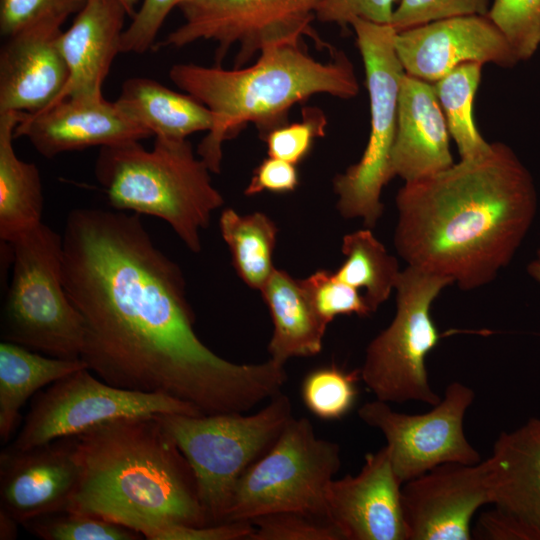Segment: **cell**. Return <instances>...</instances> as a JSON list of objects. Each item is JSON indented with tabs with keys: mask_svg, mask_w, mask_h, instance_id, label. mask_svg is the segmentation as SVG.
Instances as JSON below:
<instances>
[{
	"mask_svg": "<svg viewBox=\"0 0 540 540\" xmlns=\"http://www.w3.org/2000/svg\"><path fill=\"white\" fill-rule=\"evenodd\" d=\"M254 527L249 521L225 522L207 526L171 524L151 531L149 540H249Z\"/></svg>",
	"mask_w": 540,
	"mask_h": 540,
	"instance_id": "cell-40",
	"label": "cell"
},
{
	"mask_svg": "<svg viewBox=\"0 0 540 540\" xmlns=\"http://www.w3.org/2000/svg\"><path fill=\"white\" fill-rule=\"evenodd\" d=\"M126 16L127 12L118 0L87 1L72 25L58 38L68 69V81L50 105L66 97L102 95L103 82L112 62L121 53Z\"/></svg>",
	"mask_w": 540,
	"mask_h": 540,
	"instance_id": "cell-21",
	"label": "cell"
},
{
	"mask_svg": "<svg viewBox=\"0 0 540 540\" xmlns=\"http://www.w3.org/2000/svg\"><path fill=\"white\" fill-rule=\"evenodd\" d=\"M17 524L19 523L9 514L0 510V539H15L17 536Z\"/></svg>",
	"mask_w": 540,
	"mask_h": 540,
	"instance_id": "cell-43",
	"label": "cell"
},
{
	"mask_svg": "<svg viewBox=\"0 0 540 540\" xmlns=\"http://www.w3.org/2000/svg\"><path fill=\"white\" fill-rule=\"evenodd\" d=\"M254 527L249 540H343L329 521L301 512H277L250 521Z\"/></svg>",
	"mask_w": 540,
	"mask_h": 540,
	"instance_id": "cell-35",
	"label": "cell"
},
{
	"mask_svg": "<svg viewBox=\"0 0 540 540\" xmlns=\"http://www.w3.org/2000/svg\"><path fill=\"white\" fill-rule=\"evenodd\" d=\"M482 66L479 62L460 64L433 83L450 136L456 142L462 160L482 157L492 146L480 134L473 115Z\"/></svg>",
	"mask_w": 540,
	"mask_h": 540,
	"instance_id": "cell-29",
	"label": "cell"
},
{
	"mask_svg": "<svg viewBox=\"0 0 540 540\" xmlns=\"http://www.w3.org/2000/svg\"><path fill=\"white\" fill-rule=\"evenodd\" d=\"M159 414L203 413L194 405L166 394L110 385L83 368L33 396L23 426L9 446L27 449L58 438L77 436L119 418Z\"/></svg>",
	"mask_w": 540,
	"mask_h": 540,
	"instance_id": "cell-12",
	"label": "cell"
},
{
	"mask_svg": "<svg viewBox=\"0 0 540 540\" xmlns=\"http://www.w3.org/2000/svg\"><path fill=\"white\" fill-rule=\"evenodd\" d=\"M300 282L316 313L327 325L338 315L366 317L372 313L360 291L339 280L334 271L321 269Z\"/></svg>",
	"mask_w": 540,
	"mask_h": 540,
	"instance_id": "cell-33",
	"label": "cell"
},
{
	"mask_svg": "<svg viewBox=\"0 0 540 540\" xmlns=\"http://www.w3.org/2000/svg\"><path fill=\"white\" fill-rule=\"evenodd\" d=\"M320 0H186L178 8L184 22L153 50L181 48L199 40L217 44L216 65L238 47L234 67L244 66L257 53L278 45L300 44L310 37L318 49L332 47L312 27Z\"/></svg>",
	"mask_w": 540,
	"mask_h": 540,
	"instance_id": "cell-11",
	"label": "cell"
},
{
	"mask_svg": "<svg viewBox=\"0 0 540 540\" xmlns=\"http://www.w3.org/2000/svg\"><path fill=\"white\" fill-rule=\"evenodd\" d=\"M298 183L296 165L268 156L254 170L244 193L251 196L263 191L274 193L292 192Z\"/></svg>",
	"mask_w": 540,
	"mask_h": 540,
	"instance_id": "cell-41",
	"label": "cell"
},
{
	"mask_svg": "<svg viewBox=\"0 0 540 540\" xmlns=\"http://www.w3.org/2000/svg\"><path fill=\"white\" fill-rule=\"evenodd\" d=\"M115 102L131 120L158 138L185 140L196 132H208L213 124L210 110L194 97L146 77L127 79Z\"/></svg>",
	"mask_w": 540,
	"mask_h": 540,
	"instance_id": "cell-24",
	"label": "cell"
},
{
	"mask_svg": "<svg viewBox=\"0 0 540 540\" xmlns=\"http://www.w3.org/2000/svg\"><path fill=\"white\" fill-rule=\"evenodd\" d=\"M451 284L447 277L413 266L401 270L394 318L370 341L360 368L361 380L375 399L430 406L440 402L428 379L426 357L440 340L432 304Z\"/></svg>",
	"mask_w": 540,
	"mask_h": 540,
	"instance_id": "cell-10",
	"label": "cell"
},
{
	"mask_svg": "<svg viewBox=\"0 0 540 540\" xmlns=\"http://www.w3.org/2000/svg\"><path fill=\"white\" fill-rule=\"evenodd\" d=\"M408 540H470L471 521L491 503L486 460L445 463L402 485Z\"/></svg>",
	"mask_w": 540,
	"mask_h": 540,
	"instance_id": "cell-14",
	"label": "cell"
},
{
	"mask_svg": "<svg viewBox=\"0 0 540 540\" xmlns=\"http://www.w3.org/2000/svg\"><path fill=\"white\" fill-rule=\"evenodd\" d=\"M397 56L407 74L434 83L467 62L512 68L519 60L487 15L450 17L396 32Z\"/></svg>",
	"mask_w": 540,
	"mask_h": 540,
	"instance_id": "cell-15",
	"label": "cell"
},
{
	"mask_svg": "<svg viewBox=\"0 0 540 540\" xmlns=\"http://www.w3.org/2000/svg\"><path fill=\"white\" fill-rule=\"evenodd\" d=\"M527 273L540 284V248L527 266Z\"/></svg>",
	"mask_w": 540,
	"mask_h": 540,
	"instance_id": "cell-44",
	"label": "cell"
},
{
	"mask_svg": "<svg viewBox=\"0 0 540 540\" xmlns=\"http://www.w3.org/2000/svg\"><path fill=\"white\" fill-rule=\"evenodd\" d=\"M474 398L469 386L455 381L426 413L397 412L375 399L363 404L358 416L384 435L394 473L403 485L441 464L481 461L464 432V417Z\"/></svg>",
	"mask_w": 540,
	"mask_h": 540,
	"instance_id": "cell-13",
	"label": "cell"
},
{
	"mask_svg": "<svg viewBox=\"0 0 540 540\" xmlns=\"http://www.w3.org/2000/svg\"><path fill=\"white\" fill-rule=\"evenodd\" d=\"M401 490L384 446L365 455L357 475L328 483L326 519L343 540H408Z\"/></svg>",
	"mask_w": 540,
	"mask_h": 540,
	"instance_id": "cell-17",
	"label": "cell"
},
{
	"mask_svg": "<svg viewBox=\"0 0 540 540\" xmlns=\"http://www.w3.org/2000/svg\"><path fill=\"white\" fill-rule=\"evenodd\" d=\"M83 368L81 359L44 356L17 343H0V439L6 443L16 430L20 410L41 388Z\"/></svg>",
	"mask_w": 540,
	"mask_h": 540,
	"instance_id": "cell-26",
	"label": "cell"
},
{
	"mask_svg": "<svg viewBox=\"0 0 540 540\" xmlns=\"http://www.w3.org/2000/svg\"><path fill=\"white\" fill-rule=\"evenodd\" d=\"M491 0H399L390 25L396 32L455 16L486 15Z\"/></svg>",
	"mask_w": 540,
	"mask_h": 540,
	"instance_id": "cell-37",
	"label": "cell"
},
{
	"mask_svg": "<svg viewBox=\"0 0 540 540\" xmlns=\"http://www.w3.org/2000/svg\"><path fill=\"white\" fill-rule=\"evenodd\" d=\"M500 30L519 61L540 47V0H492L486 14Z\"/></svg>",
	"mask_w": 540,
	"mask_h": 540,
	"instance_id": "cell-32",
	"label": "cell"
},
{
	"mask_svg": "<svg viewBox=\"0 0 540 540\" xmlns=\"http://www.w3.org/2000/svg\"><path fill=\"white\" fill-rule=\"evenodd\" d=\"M341 251L344 262L335 276L342 282L364 290V298L375 312L395 290L401 270L393 255L365 228L346 234L342 239Z\"/></svg>",
	"mask_w": 540,
	"mask_h": 540,
	"instance_id": "cell-28",
	"label": "cell"
},
{
	"mask_svg": "<svg viewBox=\"0 0 540 540\" xmlns=\"http://www.w3.org/2000/svg\"><path fill=\"white\" fill-rule=\"evenodd\" d=\"M44 540H137L141 534L104 518L74 512L58 511L22 524Z\"/></svg>",
	"mask_w": 540,
	"mask_h": 540,
	"instance_id": "cell-31",
	"label": "cell"
},
{
	"mask_svg": "<svg viewBox=\"0 0 540 540\" xmlns=\"http://www.w3.org/2000/svg\"><path fill=\"white\" fill-rule=\"evenodd\" d=\"M260 292L274 326L270 358L285 365L292 357L320 353L328 325L316 313L300 279L275 268Z\"/></svg>",
	"mask_w": 540,
	"mask_h": 540,
	"instance_id": "cell-23",
	"label": "cell"
},
{
	"mask_svg": "<svg viewBox=\"0 0 540 540\" xmlns=\"http://www.w3.org/2000/svg\"><path fill=\"white\" fill-rule=\"evenodd\" d=\"M155 417L190 464L199 499L214 525L226 522L239 478L269 450L293 415L289 397L280 392L252 415Z\"/></svg>",
	"mask_w": 540,
	"mask_h": 540,
	"instance_id": "cell-7",
	"label": "cell"
},
{
	"mask_svg": "<svg viewBox=\"0 0 540 540\" xmlns=\"http://www.w3.org/2000/svg\"><path fill=\"white\" fill-rule=\"evenodd\" d=\"M473 535L487 540H531L519 523L496 508L481 514Z\"/></svg>",
	"mask_w": 540,
	"mask_h": 540,
	"instance_id": "cell-42",
	"label": "cell"
},
{
	"mask_svg": "<svg viewBox=\"0 0 540 540\" xmlns=\"http://www.w3.org/2000/svg\"><path fill=\"white\" fill-rule=\"evenodd\" d=\"M398 0H320L316 19L346 27L354 19L390 24Z\"/></svg>",
	"mask_w": 540,
	"mask_h": 540,
	"instance_id": "cell-39",
	"label": "cell"
},
{
	"mask_svg": "<svg viewBox=\"0 0 540 540\" xmlns=\"http://www.w3.org/2000/svg\"><path fill=\"white\" fill-rule=\"evenodd\" d=\"M9 245L1 337L52 357L81 358L85 327L64 287L62 236L41 222Z\"/></svg>",
	"mask_w": 540,
	"mask_h": 540,
	"instance_id": "cell-6",
	"label": "cell"
},
{
	"mask_svg": "<svg viewBox=\"0 0 540 540\" xmlns=\"http://www.w3.org/2000/svg\"><path fill=\"white\" fill-rule=\"evenodd\" d=\"M60 25L40 24L7 37L0 50V113H37L64 90L68 69Z\"/></svg>",
	"mask_w": 540,
	"mask_h": 540,
	"instance_id": "cell-19",
	"label": "cell"
},
{
	"mask_svg": "<svg viewBox=\"0 0 540 540\" xmlns=\"http://www.w3.org/2000/svg\"><path fill=\"white\" fill-rule=\"evenodd\" d=\"M340 451L337 443L316 436L310 420L292 417L239 478L226 522L288 511L327 520L325 492L341 466Z\"/></svg>",
	"mask_w": 540,
	"mask_h": 540,
	"instance_id": "cell-9",
	"label": "cell"
},
{
	"mask_svg": "<svg viewBox=\"0 0 540 540\" xmlns=\"http://www.w3.org/2000/svg\"><path fill=\"white\" fill-rule=\"evenodd\" d=\"M88 0H0V32L5 38L31 26H62L77 15Z\"/></svg>",
	"mask_w": 540,
	"mask_h": 540,
	"instance_id": "cell-34",
	"label": "cell"
},
{
	"mask_svg": "<svg viewBox=\"0 0 540 540\" xmlns=\"http://www.w3.org/2000/svg\"><path fill=\"white\" fill-rule=\"evenodd\" d=\"M210 172L187 139L155 137L148 150L140 141L100 147L95 163L113 208L164 220L194 253L201 250V230L224 204Z\"/></svg>",
	"mask_w": 540,
	"mask_h": 540,
	"instance_id": "cell-5",
	"label": "cell"
},
{
	"mask_svg": "<svg viewBox=\"0 0 540 540\" xmlns=\"http://www.w3.org/2000/svg\"><path fill=\"white\" fill-rule=\"evenodd\" d=\"M23 113H0V238L10 244L39 225L44 197L34 163L21 160L13 147L14 131Z\"/></svg>",
	"mask_w": 540,
	"mask_h": 540,
	"instance_id": "cell-25",
	"label": "cell"
},
{
	"mask_svg": "<svg viewBox=\"0 0 540 540\" xmlns=\"http://www.w3.org/2000/svg\"><path fill=\"white\" fill-rule=\"evenodd\" d=\"M186 0H142L139 9L125 28L121 53L143 54L153 49L156 37L168 14Z\"/></svg>",
	"mask_w": 540,
	"mask_h": 540,
	"instance_id": "cell-38",
	"label": "cell"
},
{
	"mask_svg": "<svg viewBox=\"0 0 540 540\" xmlns=\"http://www.w3.org/2000/svg\"><path fill=\"white\" fill-rule=\"evenodd\" d=\"M80 478L76 436L0 454V510L23 524L67 509Z\"/></svg>",
	"mask_w": 540,
	"mask_h": 540,
	"instance_id": "cell-16",
	"label": "cell"
},
{
	"mask_svg": "<svg viewBox=\"0 0 540 540\" xmlns=\"http://www.w3.org/2000/svg\"><path fill=\"white\" fill-rule=\"evenodd\" d=\"M326 125V117L320 109H304L302 121L281 125L262 138L268 156L294 165L300 163L309 154L314 139L324 136Z\"/></svg>",
	"mask_w": 540,
	"mask_h": 540,
	"instance_id": "cell-36",
	"label": "cell"
},
{
	"mask_svg": "<svg viewBox=\"0 0 540 540\" xmlns=\"http://www.w3.org/2000/svg\"><path fill=\"white\" fill-rule=\"evenodd\" d=\"M450 133L433 83L403 74L391 153L394 176L417 181L454 164Z\"/></svg>",
	"mask_w": 540,
	"mask_h": 540,
	"instance_id": "cell-20",
	"label": "cell"
},
{
	"mask_svg": "<svg viewBox=\"0 0 540 540\" xmlns=\"http://www.w3.org/2000/svg\"><path fill=\"white\" fill-rule=\"evenodd\" d=\"M122 6L125 8L127 15L133 17L136 13V7L139 3V0H118Z\"/></svg>",
	"mask_w": 540,
	"mask_h": 540,
	"instance_id": "cell-45",
	"label": "cell"
},
{
	"mask_svg": "<svg viewBox=\"0 0 540 540\" xmlns=\"http://www.w3.org/2000/svg\"><path fill=\"white\" fill-rule=\"evenodd\" d=\"M360 369L347 372L334 363L310 371L301 384V397L307 409L323 420L347 415L358 395Z\"/></svg>",
	"mask_w": 540,
	"mask_h": 540,
	"instance_id": "cell-30",
	"label": "cell"
},
{
	"mask_svg": "<svg viewBox=\"0 0 540 540\" xmlns=\"http://www.w3.org/2000/svg\"><path fill=\"white\" fill-rule=\"evenodd\" d=\"M486 462L490 504L540 540V419L502 432Z\"/></svg>",
	"mask_w": 540,
	"mask_h": 540,
	"instance_id": "cell-22",
	"label": "cell"
},
{
	"mask_svg": "<svg viewBox=\"0 0 540 540\" xmlns=\"http://www.w3.org/2000/svg\"><path fill=\"white\" fill-rule=\"evenodd\" d=\"M62 238L64 287L85 327L81 359L101 380L207 415L245 413L281 392L284 365L236 364L199 339L182 270L138 214L76 208Z\"/></svg>",
	"mask_w": 540,
	"mask_h": 540,
	"instance_id": "cell-1",
	"label": "cell"
},
{
	"mask_svg": "<svg viewBox=\"0 0 540 540\" xmlns=\"http://www.w3.org/2000/svg\"><path fill=\"white\" fill-rule=\"evenodd\" d=\"M151 136L103 95L66 97L37 113H23L14 131L15 138L26 137L47 158Z\"/></svg>",
	"mask_w": 540,
	"mask_h": 540,
	"instance_id": "cell-18",
	"label": "cell"
},
{
	"mask_svg": "<svg viewBox=\"0 0 540 540\" xmlns=\"http://www.w3.org/2000/svg\"><path fill=\"white\" fill-rule=\"evenodd\" d=\"M395 202L398 255L465 291L489 284L512 261L538 208L531 173L502 142L482 157L405 182Z\"/></svg>",
	"mask_w": 540,
	"mask_h": 540,
	"instance_id": "cell-2",
	"label": "cell"
},
{
	"mask_svg": "<svg viewBox=\"0 0 540 540\" xmlns=\"http://www.w3.org/2000/svg\"><path fill=\"white\" fill-rule=\"evenodd\" d=\"M80 478L66 510L147 536L171 524L213 525L192 468L155 416L112 420L76 436Z\"/></svg>",
	"mask_w": 540,
	"mask_h": 540,
	"instance_id": "cell-3",
	"label": "cell"
},
{
	"mask_svg": "<svg viewBox=\"0 0 540 540\" xmlns=\"http://www.w3.org/2000/svg\"><path fill=\"white\" fill-rule=\"evenodd\" d=\"M370 103V133L359 161L333 179L336 208L344 218H361L366 228L383 214L381 193L394 177L391 153L397 127V104L404 68L397 56L396 31L390 24L354 19Z\"/></svg>",
	"mask_w": 540,
	"mask_h": 540,
	"instance_id": "cell-8",
	"label": "cell"
},
{
	"mask_svg": "<svg viewBox=\"0 0 540 540\" xmlns=\"http://www.w3.org/2000/svg\"><path fill=\"white\" fill-rule=\"evenodd\" d=\"M320 62L300 44L271 46L249 67L224 69L220 65L175 64L170 80L205 105L213 124L197 148V155L213 173H220L224 141L247 123L256 125L261 139L288 123L290 108L316 94L342 99L355 97L358 81L350 60L333 52Z\"/></svg>",
	"mask_w": 540,
	"mask_h": 540,
	"instance_id": "cell-4",
	"label": "cell"
},
{
	"mask_svg": "<svg viewBox=\"0 0 540 540\" xmlns=\"http://www.w3.org/2000/svg\"><path fill=\"white\" fill-rule=\"evenodd\" d=\"M220 233L238 276L250 288L261 290L274 271L273 252L278 228L262 212L241 215L232 208L222 211Z\"/></svg>",
	"mask_w": 540,
	"mask_h": 540,
	"instance_id": "cell-27",
	"label": "cell"
}]
</instances>
